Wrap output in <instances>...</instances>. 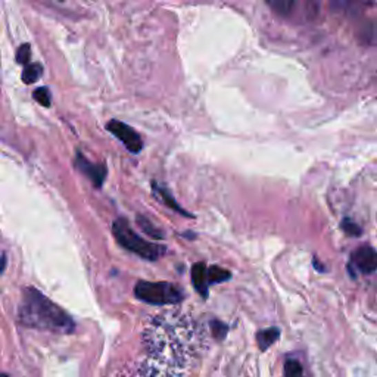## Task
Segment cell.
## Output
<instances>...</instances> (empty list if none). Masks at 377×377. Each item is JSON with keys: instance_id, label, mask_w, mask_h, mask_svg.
Masks as SVG:
<instances>
[{"instance_id": "12", "label": "cell", "mask_w": 377, "mask_h": 377, "mask_svg": "<svg viewBox=\"0 0 377 377\" xmlns=\"http://www.w3.org/2000/svg\"><path fill=\"white\" fill-rule=\"evenodd\" d=\"M137 224H139V227L142 229L147 236H150V238L164 239V233L161 232L158 227H155V225L150 223V220L143 217V215H137Z\"/></svg>"}, {"instance_id": "7", "label": "cell", "mask_w": 377, "mask_h": 377, "mask_svg": "<svg viewBox=\"0 0 377 377\" xmlns=\"http://www.w3.org/2000/svg\"><path fill=\"white\" fill-rule=\"evenodd\" d=\"M75 165H77L79 170L81 172H84V174L94 183L96 187H101L103 185V180L106 177L105 165L92 164L81 154H77V161H75Z\"/></svg>"}, {"instance_id": "19", "label": "cell", "mask_w": 377, "mask_h": 377, "mask_svg": "<svg viewBox=\"0 0 377 377\" xmlns=\"http://www.w3.org/2000/svg\"><path fill=\"white\" fill-rule=\"evenodd\" d=\"M30 58H31V46L28 43H24V45H21L17 50V61L21 63V65H28L30 63Z\"/></svg>"}, {"instance_id": "18", "label": "cell", "mask_w": 377, "mask_h": 377, "mask_svg": "<svg viewBox=\"0 0 377 377\" xmlns=\"http://www.w3.org/2000/svg\"><path fill=\"white\" fill-rule=\"evenodd\" d=\"M342 230L348 236H354V238H358V236L363 234V230H361L360 225L349 218H345L342 221Z\"/></svg>"}, {"instance_id": "9", "label": "cell", "mask_w": 377, "mask_h": 377, "mask_svg": "<svg viewBox=\"0 0 377 377\" xmlns=\"http://www.w3.org/2000/svg\"><path fill=\"white\" fill-rule=\"evenodd\" d=\"M332 9L340 15H357L363 5L364 0H329Z\"/></svg>"}, {"instance_id": "8", "label": "cell", "mask_w": 377, "mask_h": 377, "mask_svg": "<svg viewBox=\"0 0 377 377\" xmlns=\"http://www.w3.org/2000/svg\"><path fill=\"white\" fill-rule=\"evenodd\" d=\"M192 283L199 295L203 298L208 296L210 283H208V267L203 263H196L192 267Z\"/></svg>"}, {"instance_id": "21", "label": "cell", "mask_w": 377, "mask_h": 377, "mask_svg": "<svg viewBox=\"0 0 377 377\" xmlns=\"http://www.w3.org/2000/svg\"><path fill=\"white\" fill-rule=\"evenodd\" d=\"M307 5L312 10V15H316L317 10H318V0H308Z\"/></svg>"}, {"instance_id": "3", "label": "cell", "mask_w": 377, "mask_h": 377, "mask_svg": "<svg viewBox=\"0 0 377 377\" xmlns=\"http://www.w3.org/2000/svg\"><path fill=\"white\" fill-rule=\"evenodd\" d=\"M112 233L116 242L120 243L124 249L136 254L137 256L143 258L147 261H156L165 254V246L147 242L140 238L137 233L133 232L130 224L125 218H118L112 224Z\"/></svg>"}, {"instance_id": "4", "label": "cell", "mask_w": 377, "mask_h": 377, "mask_svg": "<svg viewBox=\"0 0 377 377\" xmlns=\"http://www.w3.org/2000/svg\"><path fill=\"white\" fill-rule=\"evenodd\" d=\"M134 296L149 305L172 307L179 305L183 300L181 290L168 282H146L140 280L134 286Z\"/></svg>"}, {"instance_id": "11", "label": "cell", "mask_w": 377, "mask_h": 377, "mask_svg": "<svg viewBox=\"0 0 377 377\" xmlns=\"http://www.w3.org/2000/svg\"><path fill=\"white\" fill-rule=\"evenodd\" d=\"M265 3L273 9L277 15L287 17L296 3V0H265Z\"/></svg>"}, {"instance_id": "5", "label": "cell", "mask_w": 377, "mask_h": 377, "mask_svg": "<svg viewBox=\"0 0 377 377\" xmlns=\"http://www.w3.org/2000/svg\"><path fill=\"white\" fill-rule=\"evenodd\" d=\"M106 128L110 130L118 140L127 146V149L133 154H139L143 147V140L139 136V133L128 124L112 120L106 124Z\"/></svg>"}, {"instance_id": "16", "label": "cell", "mask_w": 377, "mask_h": 377, "mask_svg": "<svg viewBox=\"0 0 377 377\" xmlns=\"http://www.w3.org/2000/svg\"><path fill=\"white\" fill-rule=\"evenodd\" d=\"M285 377H304L303 365L296 360H287L285 364Z\"/></svg>"}, {"instance_id": "14", "label": "cell", "mask_w": 377, "mask_h": 377, "mask_svg": "<svg viewBox=\"0 0 377 377\" xmlns=\"http://www.w3.org/2000/svg\"><path fill=\"white\" fill-rule=\"evenodd\" d=\"M232 277L229 270H224L221 267L212 265L208 267V283L210 285H217V283H223L225 280H229Z\"/></svg>"}, {"instance_id": "20", "label": "cell", "mask_w": 377, "mask_h": 377, "mask_svg": "<svg viewBox=\"0 0 377 377\" xmlns=\"http://www.w3.org/2000/svg\"><path fill=\"white\" fill-rule=\"evenodd\" d=\"M33 98L41 106H46V108L50 106V93H49L48 88H39L37 90H34Z\"/></svg>"}, {"instance_id": "6", "label": "cell", "mask_w": 377, "mask_h": 377, "mask_svg": "<svg viewBox=\"0 0 377 377\" xmlns=\"http://www.w3.org/2000/svg\"><path fill=\"white\" fill-rule=\"evenodd\" d=\"M351 263L361 273L371 274L377 270V251L371 246H360L357 251L352 252Z\"/></svg>"}, {"instance_id": "23", "label": "cell", "mask_w": 377, "mask_h": 377, "mask_svg": "<svg viewBox=\"0 0 377 377\" xmlns=\"http://www.w3.org/2000/svg\"><path fill=\"white\" fill-rule=\"evenodd\" d=\"M0 377H9L8 374H0Z\"/></svg>"}, {"instance_id": "17", "label": "cell", "mask_w": 377, "mask_h": 377, "mask_svg": "<svg viewBox=\"0 0 377 377\" xmlns=\"http://www.w3.org/2000/svg\"><path fill=\"white\" fill-rule=\"evenodd\" d=\"M211 332H212V335H214L215 339L221 340V339L225 338V335H227L229 327H227V325H224L223 321L214 320V321H211Z\"/></svg>"}, {"instance_id": "13", "label": "cell", "mask_w": 377, "mask_h": 377, "mask_svg": "<svg viewBox=\"0 0 377 377\" xmlns=\"http://www.w3.org/2000/svg\"><path fill=\"white\" fill-rule=\"evenodd\" d=\"M154 189H155V192L158 193V195L161 196V199L164 201V203H165V205H167L168 208L177 211V212H179V214H181V215H186V217H192L190 214H187L185 210L180 208V205H179V203L174 201V198H172V196L170 195V193H168L165 189H163L161 186H156V185H154Z\"/></svg>"}, {"instance_id": "1", "label": "cell", "mask_w": 377, "mask_h": 377, "mask_svg": "<svg viewBox=\"0 0 377 377\" xmlns=\"http://www.w3.org/2000/svg\"><path fill=\"white\" fill-rule=\"evenodd\" d=\"M199 349V326L187 311L176 307L155 312L142 332L139 376L189 377Z\"/></svg>"}, {"instance_id": "15", "label": "cell", "mask_w": 377, "mask_h": 377, "mask_svg": "<svg viewBox=\"0 0 377 377\" xmlns=\"http://www.w3.org/2000/svg\"><path fill=\"white\" fill-rule=\"evenodd\" d=\"M41 74H43V67L40 65V63L37 62L28 63V65L24 67V71H23V81L26 84H33L40 79Z\"/></svg>"}, {"instance_id": "2", "label": "cell", "mask_w": 377, "mask_h": 377, "mask_svg": "<svg viewBox=\"0 0 377 377\" xmlns=\"http://www.w3.org/2000/svg\"><path fill=\"white\" fill-rule=\"evenodd\" d=\"M18 321L26 327L61 335H70L75 329V323L68 312L34 287H27L23 292L18 307Z\"/></svg>"}, {"instance_id": "10", "label": "cell", "mask_w": 377, "mask_h": 377, "mask_svg": "<svg viewBox=\"0 0 377 377\" xmlns=\"http://www.w3.org/2000/svg\"><path fill=\"white\" fill-rule=\"evenodd\" d=\"M280 338V330L277 327H268L256 333V342L261 351H267Z\"/></svg>"}, {"instance_id": "22", "label": "cell", "mask_w": 377, "mask_h": 377, "mask_svg": "<svg viewBox=\"0 0 377 377\" xmlns=\"http://www.w3.org/2000/svg\"><path fill=\"white\" fill-rule=\"evenodd\" d=\"M5 264H6V258H5V256H2V258H0V273L3 272Z\"/></svg>"}]
</instances>
